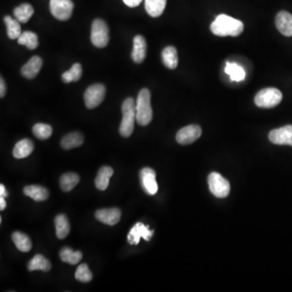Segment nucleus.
I'll use <instances>...</instances> for the list:
<instances>
[{
    "label": "nucleus",
    "mask_w": 292,
    "mask_h": 292,
    "mask_svg": "<svg viewBox=\"0 0 292 292\" xmlns=\"http://www.w3.org/2000/svg\"><path fill=\"white\" fill-rule=\"evenodd\" d=\"M122 119L120 127V135L123 138H129L134 130V123L137 120L136 102L133 97L124 100L122 105Z\"/></svg>",
    "instance_id": "nucleus-2"
},
{
    "label": "nucleus",
    "mask_w": 292,
    "mask_h": 292,
    "mask_svg": "<svg viewBox=\"0 0 292 292\" xmlns=\"http://www.w3.org/2000/svg\"><path fill=\"white\" fill-rule=\"evenodd\" d=\"M202 136L201 127L196 124L184 127L176 134V141L180 145H189L196 142Z\"/></svg>",
    "instance_id": "nucleus-11"
},
{
    "label": "nucleus",
    "mask_w": 292,
    "mask_h": 292,
    "mask_svg": "<svg viewBox=\"0 0 292 292\" xmlns=\"http://www.w3.org/2000/svg\"><path fill=\"white\" fill-rule=\"evenodd\" d=\"M74 4L72 0H51L50 11L54 17L61 21L71 18Z\"/></svg>",
    "instance_id": "nucleus-7"
},
{
    "label": "nucleus",
    "mask_w": 292,
    "mask_h": 292,
    "mask_svg": "<svg viewBox=\"0 0 292 292\" xmlns=\"http://www.w3.org/2000/svg\"><path fill=\"white\" fill-rule=\"evenodd\" d=\"M153 235V230H149L148 226H146L142 222H138L131 229L127 239L131 245H138L142 238L146 241H149Z\"/></svg>",
    "instance_id": "nucleus-10"
},
{
    "label": "nucleus",
    "mask_w": 292,
    "mask_h": 292,
    "mask_svg": "<svg viewBox=\"0 0 292 292\" xmlns=\"http://www.w3.org/2000/svg\"><path fill=\"white\" fill-rule=\"evenodd\" d=\"M150 92L148 89H142L138 94L136 103L137 122L141 126H146L153 119V110L151 107Z\"/></svg>",
    "instance_id": "nucleus-3"
},
{
    "label": "nucleus",
    "mask_w": 292,
    "mask_h": 292,
    "mask_svg": "<svg viewBox=\"0 0 292 292\" xmlns=\"http://www.w3.org/2000/svg\"><path fill=\"white\" fill-rule=\"evenodd\" d=\"M275 24L279 31L286 37L292 36V15L288 11H282L277 14Z\"/></svg>",
    "instance_id": "nucleus-14"
},
{
    "label": "nucleus",
    "mask_w": 292,
    "mask_h": 292,
    "mask_svg": "<svg viewBox=\"0 0 292 292\" xmlns=\"http://www.w3.org/2000/svg\"><path fill=\"white\" fill-rule=\"evenodd\" d=\"M56 235L60 239H64L70 233V224L69 219L65 215H60L55 219Z\"/></svg>",
    "instance_id": "nucleus-23"
},
{
    "label": "nucleus",
    "mask_w": 292,
    "mask_h": 292,
    "mask_svg": "<svg viewBox=\"0 0 292 292\" xmlns=\"http://www.w3.org/2000/svg\"><path fill=\"white\" fill-rule=\"evenodd\" d=\"M11 239L18 248V250H20V252H28L31 250L32 246H33L31 239L24 233L19 232V231L14 232L11 236Z\"/></svg>",
    "instance_id": "nucleus-26"
},
{
    "label": "nucleus",
    "mask_w": 292,
    "mask_h": 292,
    "mask_svg": "<svg viewBox=\"0 0 292 292\" xmlns=\"http://www.w3.org/2000/svg\"><path fill=\"white\" fill-rule=\"evenodd\" d=\"M140 183L146 194L154 195L157 193L158 187L156 181V173L153 169L146 167L141 170Z\"/></svg>",
    "instance_id": "nucleus-9"
},
{
    "label": "nucleus",
    "mask_w": 292,
    "mask_h": 292,
    "mask_svg": "<svg viewBox=\"0 0 292 292\" xmlns=\"http://www.w3.org/2000/svg\"><path fill=\"white\" fill-rule=\"evenodd\" d=\"M53 129L51 125L46 124H36L33 128V135L39 140H47L51 138Z\"/></svg>",
    "instance_id": "nucleus-33"
},
{
    "label": "nucleus",
    "mask_w": 292,
    "mask_h": 292,
    "mask_svg": "<svg viewBox=\"0 0 292 292\" xmlns=\"http://www.w3.org/2000/svg\"><path fill=\"white\" fill-rule=\"evenodd\" d=\"M7 196H8V193H7L4 185L3 184H0V197H3L4 198H6Z\"/></svg>",
    "instance_id": "nucleus-37"
},
{
    "label": "nucleus",
    "mask_w": 292,
    "mask_h": 292,
    "mask_svg": "<svg viewBox=\"0 0 292 292\" xmlns=\"http://www.w3.org/2000/svg\"><path fill=\"white\" fill-rule=\"evenodd\" d=\"M208 184L210 190L215 197L225 198L230 193L229 182L217 172H212L209 175Z\"/></svg>",
    "instance_id": "nucleus-6"
},
{
    "label": "nucleus",
    "mask_w": 292,
    "mask_h": 292,
    "mask_svg": "<svg viewBox=\"0 0 292 292\" xmlns=\"http://www.w3.org/2000/svg\"><path fill=\"white\" fill-rule=\"evenodd\" d=\"M147 44L144 37L142 35L136 36L133 39V50L132 59L136 64H142L146 57Z\"/></svg>",
    "instance_id": "nucleus-16"
},
{
    "label": "nucleus",
    "mask_w": 292,
    "mask_h": 292,
    "mask_svg": "<svg viewBox=\"0 0 292 292\" xmlns=\"http://www.w3.org/2000/svg\"><path fill=\"white\" fill-rule=\"evenodd\" d=\"M269 139L273 144L292 146V125L271 131L269 134Z\"/></svg>",
    "instance_id": "nucleus-12"
},
{
    "label": "nucleus",
    "mask_w": 292,
    "mask_h": 292,
    "mask_svg": "<svg viewBox=\"0 0 292 292\" xmlns=\"http://www.w3.org/2000/svg\"><path fill=\"white\" fill-rule=\"evenodd\" d=\"M82 252L80 251H73L72 248H63L60 252V257L61 261L66 263L70 264V265H76L81 261Z\"/></svg>",
    "instance_id": "nucleus-27"
},
{
    "label": "nucleus",
    "mask_w": 292,
    "mask_h": 292,
    "mask_svg": "<svg viewBox=\"0 0 292 292\" xmlns=\"http://www.w3.org/2000/svg\"><path fill=\"white\" fill-rule=\"evenodd\" d=\"M83 142H84V137L81 133L79 132H74L65 136L61 140L60 145L63 148L69 150L72 148L80 147L83 144Z\"/></svg>",
    "instance_id": "nucleus-19"
},
{
    "label": "nucleus",
    "mask_w": 292,
    "mask_h": 292,
    "mask_svg": "<svg viewBox=\"0 0 292 292\" xmlns=\"http://www.w3.org/2000/svg\"><path fill=\"white\" fill-rule=\"evenodd\" d=\"M123 1L129 7H138L142 2V0H123Z\"/></svg>",
    "instance_id": "nucleus-35"
},
{
    "label": "nucleus",
    "mask_w": 292,
    "mask_h": 292,
    "mask_svg": "<svg viewBox=\"0 0 292 292\" xmlns=\"http://www.w3.org/2000/svg\"><path fill=\"white\" fill-rule=\"evenodd\" d=\"M166 0H145L146 11L152 17H158L163 13Z\"/></svg>",
    "instance_id": "nucleus-21"
},
{
    "label": "nucleus",
    "mask_w": 292,
    "mask_h": 292,
    "mask_svg": "<svg viewBox=\"0 0 292 292\" xmlns=\"http://www.w3.org/2000/svg\"><path fill=\"white\" fill-rule=\"evenodd\" d=\"M114 170L110 166H102L98 170L95 179V186L98 190L104 191L108 188L109 182L113 175Z\"/></svg>",
    "instance_id": "nucleus-18"
},
{
    "label": "nucleus",
    "mask_w": 292,
    "mask_h": 292,
    "mask_svg": "<svg viewBox=\"0 0 292 292\" xmlns=\"http://www.w3.org/2000/svg\"><path fill=\"white\" fill-rule=\"evenodd\" d=\"M24 195L30 197L36 202H43L49 197V191L44 187L38 185H29L24 188Z\"/></svg>",
    "instance_id": "nucleus-20"
},
{
    "label": "nucleus",
    "mask_w": 292,
    "mask_h": 292,
    "mask_svg": "<svg viewBox=\"0 0 292 292\" xmlns=\"http://www.w3.org/2000/svg\"><path fill=\"white\" fill-rule=\"evenodd\" d=\"M6 27H7V33L8 38L11 40L18 39L21 35V28L20 22L17 20H14L13 18L10 16H6L3 18Z\"/></svg>",
    "instance_id": "nucleus-29"
},
{
    "label": "nucleus",
    "mask_w": 292,
    "mask_h": 292,
    "mask_svg": "<svg viewBox=\"0 0 292 292\" xmlns=\"http://www.w3.org/2000/svg\"><path fill=\"white\" fill-rule=\"evenodd\" d=\"M7 206V203L5 202L4 197H0V211H4Z\"/></svg>",
    "instance_id": "nucleus-38"
},
{
    "label": "nucleus",
    "mask_w": 292,
    "mask_h": 292,
    "mask_svg": "<svg viewBox=\"0 0 292 292\" xmlns=\"http://www.w3.org/2000/svg\"><path fill=\"white\" fill-rule=\"evenodd\" d=\"M162 60L163 65L169 69H175L177 68V50L174 47H167L162 52Z\"/></svg>",
    "instance_id": "nucleus-22"
},
{
    "label": "nucleus",
    "mask_w": 292,
    "mask_h": 292,
    "mask_svg": "<svg viewBox=\"0 0 292 292\" xmlns=\"http://www.w3.org/2000/svg\"><path fill=\"white\" fill-rule=\"evenodd\" d=\"M51 269V264L48 260L42 255H36L33 259L29 261L28 264V270H42L43 272H48Z\"/></svg>",
    "instance_id": "nucleus-25"
},
{
    "label": "nucleus",
    "mask_w": 292,
    "mask_h": 292,
    "mask_svg": "<svg viewBox=\"0 0 292 292\" xmlns=\"http://www.w3.org/2000/svg\"><path fill=\"white\" fill-rule=\"evenodd\" d=\"M75 278L81 283H89L93 279V275L86 264H81L75 271Z\"/></svg>",
    "instance_id": "nucleus-34"
},
{
    "label": "nucleus",
    "mask_w": 292,
    "mask_h": 292,
    "mask_svg": "<svg viewBox=\"0 0 292 292\" xmlns=\"http://www.w3.org/2000/svg\"><path fill=\"white\" fill-rule=\"evenodd\" d=\"M43 61L39 56H35L30 59L21 69V75L24 77L31 80L38 75L42 69Z\"/></svg>",
    "instance_id": "nucleus-15"
},
{
    "label": "nucleus",
    "mask_w": 292,
    "mask_h": 292,
    "mask_svg": "<svg viewBox=\"0 0 292 292\" xmlns=\"http://www.w3.org/2000/svg\"><path fill=\"white\" fill-rule=\"evenodd\" d=\"M97 220L108 226H115L120 221L121 211L118 208L102 209L95 213Z\"/></svg>",
    "instance_id": "nucleus-13"
},
{
    "label": "nucleus",
    "mask_w": 292,
    "mask_h": 292,
    "mask_svg": "<svg viewBox=\"0 0 292 292\" xmlns=\"http://www.w3.org/2000/svg\"><path fill=\"white\" fill-rule=\"evenodd\" d=\"M13 13L14 16L19 22L24 24V23L28 22L29 19L33 16L34 13V9L31 4L24 2V3L20 4L19 7H16L14 9Z\"/></svg>",
    "instance_id": "nucleus-24"
},
{
    "label": "nucleus",
    "mask_w": 292,
    "mask_h": 292,
    "mask_svg": "<svg viewBox=\"0 0 292 292\" xmlns=\"http://www.w3.org/2000/svg\"><path fill=\"white\" fill-rule=\"evenodd\" d=\"M17 40L19 44L24 45L29 50H34L38 47V37L33 32H23Z\"/></svg>",
    "instance_id": "nucleus-31"
},
{
    "label": "nucleus",
    "mask_w": 292,
    "mask_h": 292,
    "mask_svg": "<svg viewBox=\"0 0 292 292\" xmlns=\"http://www.w3.org/2000/svg\"><path fill=\"white\" fill-rule=\"evenodd\" d=\"M225 73L230 75V80L233 81H242L246 76L244 69L235 63H226Z\"/></svg>",
    "instance_id": "nucleus-30"
},
{
    "label": "nucleus",
    "mask_w": 292,
    "mask_h": 292,
    "mask_svg": "<svg viewBox=\"0 0 292 292\" xmlns=\"http://www.w3.org/2000/svg\"><path fill=\"white\" fill-rule=\"evenodd\" d=\"M80 182V176L75 173L69 172L63 175L60 178V188L64 192H70Z\"/></svg>",
    "instance_id": "nucleus-28"
},
{
    "label": "nucleus",
    "mask_w": 292,
    "mask_h": 292,
    "mask_svg": "<svg viewBox=\"0 0 292 292\" xmlns=\"http://www.w3.org/2000/svg\"><path fill=\"white\" fill-rule=\"evenodd\" d=\"M82 67L80 64H74L71 69L63 73L62 80L65 83L78 81L81 78Z\"/></svg>",
    "instance_id": "nucleus-32"
},
{
    "label": "nucleus",
    "mask_w": 292,
    "mask_h": 292,
    "mask_svg": "<svg viewBox=\"0 0 292 292\" xmlns=\"http://www.w3.org/2000/svg\"><path fill=\"white\" fill-rule=\"evenodd\" d=\"M106 87L102 84H92L84 92V103L88 109L96 108L105 98Z\"/></svg>",
    "instance_id": "nucleus-8"
},
{
    "label": "nucleus",
    "mask_w": 292,
    "mask_h": 292,
    "mask_svg": "<svg viewBox=\"0 0 292 292\" xmlns=\"http://www.w3.org/2000/svg\"><path fill=\"white\" fill-rule=\"evenodd\" d=\"M283 94L275 88H266L257 93L255 104L260 108L270 109L275 107L281 102Z\"/></svg>",
    "instance_id": "nucleus-4"
},
{
    "label": "nucleus",
    "mask_w": 292,
    "mask_h": 292,
    "mask_svg": "<svg viewBox=\"0 0 292 292\" xmlns=\"http://www.w3.org/2000/svg\"><path fill=\"white\" fill-rule=\"evenodd\" d=\"M211 30L215 35L219 37H237L243 32V24L242 21L235 18L221 14L211 24Z\"/></svg>",
    "instance_id": "nucleus-1"
},
{
    "label": "nucleus",
    "mask_w": 292,
    "mask_h": 292,
    "mask_svg": "<svg viewBox=\"0 0 292 292\" xmlns=\"http://www.w3.org/2000/svg\"><path fill=\"white\" fill-rule=\"evenodd\" d=\"M6 84H5L4 80L3 78L1 76V80H0V97L1 98L4 97L6 94Z\"/></svg>",
    "instance_id": "nucleus-36"
},
{
    "label": "nucleus",
    "mask_w": 292,
    "mask_h": 292,
    "mask_svg": "<svg viewBox=\"0 0 292 292\" xmlns=\"http://www.w3.org/2000/svg\"><path fill=\"white\" fill-rule=\"evenodd\" d=\"M34 145L31 140L23 139L16 143L12 151V154L17 159H21L31 154Z\"/></svg>",
    "instance_id": "nucleus-17"
},
{
    "label": "nucleus",
    "mask_w": 292,
    "mask_h": 292,
    "mask_svg": "<svg viewBox=\"0 0 292 292\" xmlns=\"http://www.w3.org/2000/svg\"><path fill=\"white\" fill-rule=\"evenodd\" d=\"M91 42L97 48H104L109 42V28L104 20L96 19L91 27Z\"/></svg>",
    "instance_id": "nucleus-5"
}]
</instances>
